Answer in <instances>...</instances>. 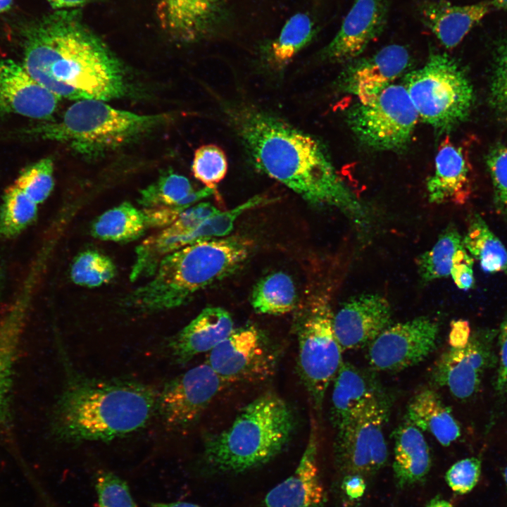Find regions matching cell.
<instances>
[{"instance_id":"bcb514c9","label":"cell","mask_w":507,"mask_h":507,"mask_svg":"<svg viewBox=\"0 0 507 507\" xmlns=\"http://www.w3.org/2000/svg\"><path fill=\"white\" fill-rule=\"evenodd\" d=\"M470 334V327L467 321L463 320L453 321L449 335L450 346H464L468 343Z\"/></svg>"},{"instance_id":"6da1fadb","label":"cell","mask_w":507,"mask_h":507,"mask_svg":"<svg viewBox=\"0 0 507 507\" xmlns=\"http://www.w3.org/2000/svg\"><path fill=\"white\" fill-rule=\"evenodd\" d=\"M254 167L315 206L339 210L356 223L365 209L311 135L265 111L246 104L224 108Z\"/></svg>"},{"instance_id":"f1b7e54d","label":"cell","mask_w":507,"mask_h":507,"mask_svg":"<svg viewBox=\"0 0 507 507\" xmlns=\"http://www.w3.org/2000/svg\"><path fill=\"white\" fill-rule=\"evenodd\" d=\"M463 245L484 272L507 273V251L480 215L470 219Z\"/></svg>"},{"instance_id":"e575fe53","label":"cell","mask_w":507,"mask_h":507,"mask_svg":"<svg viewBox=\"0 0 507 507\" xmlns=\"http://www.w3.org/2000/svg\"><path fill=\"white\" fill-rule=\"evenodd\" d=\"M194 191L188 178L168 172L142 189L138 202L143 208L178 206Z\"/></svg>"},{"instance_id":"60d3db41","label":"cell","mask_w":507,"mask_h":507,"mask_svg":"<svg viewBox=\"0 0 507 507\" xmlns=\"http://www.w3.org/2000/svg\"><path fill=\"white\" fill-rule=\"evenodd\" d=\"M497 208L507 216V147L496 146L487 156Z\"/></svg>"},{"instance_id":"2e32d148","label":"cell","mask_w":507,"mask_h":507,"mask_svg":"<svg viewBox=\"0 0 507 507\" xmlns=\"http://www.w3.org/2000/svg\"><path fill=\"white\" fill-rule=\"evenodd\" d=\"M390 325L391 306L379 294L351 297L334 315V334L342 352L369 345Z\"/></svg>"},{"instance_id":"8992f818","label":"cell","mask_w":507,"mask_h":507,"mask_svg":"<svg viewBox=\"0 0 507 507\" xmlns=\"http://www.w3.org/2000/svg\"><path fill=\"white\" fill-rule=\"evenodd\" d=\"M168 117L141 115L118 109L101 100H80L72 104L62 118L32 130L44 139L68 144L87 156H96L135 141Z\"/></svg>"},{"instance_id":"8d00e7d4","label":"cell","mask_w":507,"mask_h":507,"mask_svg":"<svg viewBox=\"0 0 507 507\" xmlns=\"http://www.w3.org/2000/svg\"><path fill=\"white\" fill-rule=\"evenodd\" d=\"M14 184L36 204L42 203L54 185L52 159L44 158L24 168Z\"/></svg>"},{"instance_id":"ffe728a7","label":"cell","mask_w":507,"mask_h":507,"mask_svg":"<svg viewBox=\"0 0 507 507\" xmlns=\"http://www.w3.org/2000/svg\"><path fill=\"white\" fill-rule=\"evenodd\" d=\"M309 434L296 470L268 492L263 507H324L326 495L318 469V430L313 419Z\"/></svg>"},{"instance_id":"c3c4849f","label":"cell","mask_w":507,"mask_h":507,"mask_svg":"<svg viewBox=\"0 0 507 507\" xmlns=\"http://www.w3.org/2000/svg\"><path fill=\"white\" fill-rule=\"evenodd\" d=\"M55 10L76 9L96 0H46Z\"/></svg>"},{"instance_id":"d590c367","label":"cell","mask_w":507,"mask_h":507,"mask_svg":"<svg viewBox=\"0 0 507 507\" xmlns=\"http://www.w3.org/2000/svg\"><path fill=\"white\" fill-rule=\"evenodd\" d=\"M116 275L113 261L96 251L86 250L74 260L70 268L73 282L80 286L96 287L109 282Z\"/></svg>"},{"instance_id":"74e56055","label":"cell","mask_w":507,"mask_h":507,"mask_svg":"<svg viewBox=\"0 0 507 507\" xmlns=\"http://www.w3.org/2000/svg\"><path fill=\"white\" fill-rule=\"evenodd\" d=\"M227 169V158L223 151L213 144L204 145L196 149L192 165L196 179L206 187L215 189L225 177Z\"/></svg>"},{"instance_id":"484cf974","label":"cell","mask_w":507,"mask_h":507,"mask_svg":"<svg viewBox=\"0 0 507 507\" xmlns=\"http://www.w3.org/2000/svg\"><path fill=\"white\" fill-rule=\"evenodd\" d=\"M393 470L399 487L411 486L425 478L431 468L428 444L422 431L407 420L393 432Z\"/></svg>"},{"instance_id":"836d02e7","label":"cell","mask_w":507,"mask_h":507,"mask_svg":"<svg viewBox=\"0 0 507 507\" xmlns=\"http://www.w3.org/2000/svg\"><path fill=\"white\" fill-rule=\"evenodd\" d=\"M37 204L15 184L4 192L0 207V234L10 238L25 230L36 218Z\"/></svg>"},{"instance_id":"cb8c5ba5","label":"cell","mask_w":507,"mask_h":507,"mask_svg":"<svg viewBox=\"0 0 507 507\" xmlns=\"http://www.w3.org/2000/svg\"><path fill=\"white\" fill-rule=\"evenodd\" d=\"M333 380L330 418L337 430L346 426L382 392L372 373L349 362L342 361Z\"/></svg>"},{"instance_id":"83f0119b","label":"cell","mask_w":507,"mask_h":507,"mask_svg":"<svg viewBox=\"0 0 507 507\" xmlns=\"http://www.w3.org/2000/svg\"><path fill=\"white\" fill-rule=\"evenodd\" d=\"M149 228L145 210L125 201L100 215L91 231L94 237L101 240L127 242L138 239Z\"/></svg>"},{"instance_id":"ba28073f","label":"cell","mask_w":507,"mask_h":507,"mask_svg":"<svg viewBox=\"0 0 507 507\" xmlns=\"http://www.w3.org/2000/svg\"><path fill=\"white\" fill-rule=\"evenodd\" d=\"M334 315L327 296L317 295L301 309L294 322L298 372L317 412L322 409L326 391L343 361Z\"/></svg>"},{"instance_id":"b9f144b4","label":"cell","mask_w":507,"mask_h":507,"mask_svg":"<svg viewBox=\"0 0 507 507\" xmlns=\"http://www.w3.org/2000/svg\"><path fill=\"white\" fill-rule=\"evenodd\" d=\"M481 473V462L476 458H468L455 463L446 473V481L456 493L464 494L477 484Z\"/></svg>"},{"instance_id":"7402d4cb","label":"cell","mask_w":507,"mask_h":507,"mask_svg":"<svg viewBox=\"0 0 507 507\" xmlns=\"http://www.w3.org/2000/svg\"><path fill=\"white\" fill-rule=\"evenodd\" d=\"M234 329L231 315L225 309L209 306L166 342V349L175 363L186 364L196 356L208 353Z\"/></svg>"},{"instance_id":"f5cc1de1","label":"cell","mask_w":507,"mask_h":507,"mask_svg":"<svg viewBox=\"0 0 507 507\" xmlns=\"http://www.w3.org/2000/svg\"><path fill=\"white\" fill-rule=\"evenodd\" d=\"M493 4L498 8L507 9V0H493Z\"/></svg>"},{"instance_id":"d6986e66","label":"cell","mask_w":507,"mask_h":507,"mask_svg":"<svg viewBox=\"0 0 507 507\" xmlns=\"http://www.w3.org/2000/svg\"><path fill=\"white\" fill-rule=\"evenodd\" d=\"M60 99L35 80L21 63L0 60V115L49 120Z\"/></svg>"},{"instance_id":"e0dca14e","label":"cell","mask_w":507,"mask_h":507,"mask_svg":"<svg viewBox=\"0 0 507 507\" xmlns=\"http://www.w3.org/2000/svg\"><path fill=\"white\" fill-rule=\"evenodd\" d=\"M388 11V0H355L322 56L333 62L355 60L382 34Z\"/></svg>"},{"instance_id":"db71d44e","label":"cell","mask_w":507,"mask_h":507,"mask_svg":"<svg viewBox=\"0 0 507 507\" xmlns=\"http://www.w3.org/2000/svg\"><path fill=\"white\" fill-rule=\"evenodd\" d=\"M503 477H504V480H505L506 486H507V466L504 470Z\"/></svg>"},{"instance_id":"9c48e42d","label":"cell","mask_w":507,"mask_h":507,"mask_svg":"<svg viewBox=\"0 0 507 507\" xmlns=\"http://www.w3.org/2000/svg\"><path fill=\"white\" fill-rule=\"evenodd\" d=\"M346 120L365 146L399 151L410 144L419 117L404 84L392 83L370 100L356 101L349 108Z\"/></svg>"},{"instance_id":"ab89813d","label":"cell","mask_w":507,"mask_h":507,"mask_svg":"<svg viewBox=\"0 0 507 507\" xmlns=\"http://www.w3.org/2000/svg\"><path fill=\"white\" fill-rule=\"evenodd\" d=\"M489 97L495 111L507 118V39L495 49Z\"/></svg>"},{"instance_id":"681fc988","label":"cell","mask_w":507,"mask_h":507,"mask_svg":"<svg viewBox=\"0 0 507 507\" xmlns=\"http://www.w3.org/2000/svg\"><path fill=\"white\" fill-rule=\"evenodd\" d=\"M151 507H201L199 505L189 502H173V503H151Z\"/></svg>"},{"instance_id":"9a60e30c","label":"cell","mask_w":507,"mask_h":507,"mask_svg":"<svg viewBox=\"0 0 507 507\" xmlns=\"http://www.w3.org/2000/svg\"><path fill=\"white\" fill-rule=\"evenodd\" d=\"M270 201L264 196H254L234 208L207 218L186 233L170 234L161 230L149 236L136 249L132 274L137 278L151 277L167 255L197 241L227 237L241 214Z\"/></svg>"},{"instance_id":"4dcf8cb0","label":"cell","mask_w":507,"mask_h":507,"mask_svg":"<svg viewBox=\"0 0 507 507\" xmlns=\"http://www.w3.org/2000/svg\"><path fill=\"white\" fill-rule=\"evenodd\" d=\"M24 315L22 308H16L0 321V420L6 416L8 406Z\"/></svg>"},{"instance_id":"52a82bcc","label":"cell","mask_w":507,"mask_h":507,"mask_svg":"<svg viewBox=\"0 0 507 507\" xmlns=\"http://www.w3.org/2000/svg\"><path fill=\"white\" fill-rule=\"evenodd\" d=\"M404 86L419 119L442 133L468 118L474 103L472 86L458 62L445 53L430 54L409 73Z\"/></svg>"},{"instance_id":"30bf717a","label":"cell","mask_w":507,"mask_h":507,"mask_svg":"<svg viewBox=\"0 0 507 507\" xmlns=\"http://www.w3.org/2000/svg\"><path fill=\"white\" fill-rule=\"evenodd\" d=\"M389 408V399L382 391L360 414L337 430L334 457L345 475L372 476L387 463L388 450L384 428Z\"/></svg>"},{"instance_id":"44dd1931","label":"cell","mask_w":507,"mask_h":507,"mask_svg":"<svg viewBox=\"0 0 507 507\" xmlns=\"http://www.w3.org/2000/svg\"><path fill=\"white\" fill-rule=\"evenodd\" d=\"M225 0H158L157 15L175 40L196 42L213 33L224 17Z\"/></svg>"},{"instance_id":"4316f807","label":"cell","mask_w":507,"mask_h":507,"mask_svg":"<svg viewBox=\"0 0 507 507\" xmlns=\"http://www.w3.org/2000/svg\"><path fill=\"white\" fill-rule=\"evenodd\" d=\"M406 420L421 431L431 434L448 446L461 436V428L450 408L430 388L418 391L410 400Z\"/></svg>"},{"instance_id":"f35d334b","label":"cell","mask_w":507,"mask_h":507,"mask_svg":"<svg viewBox=\"0 0 507 507\" xmlns=\"http://www.w3.org/2000/svg\"><path fill=\"white\" fill-rule=\"evenodd\" d=\"M95 486L99 507H137L127 483L116 475L100 472Z\"/></svg>"},{"instance_id":"603a6c76","label":"cell","mask_w":507,"mask_h":507,"mask_svg":"<svg viewBox=\"0 0 507 507\" xmlns=\"http://www.w3.org/2000/svg\"><path fill=\"white\" fill-rule=\"evenodd\" d=\"M426 189L430 202L464 204L471 192L470 167L462 147L444 140L434 160V170Z\"/></svg>"},{"instance_id":"8fae6325","label":"cell","mask_w":507,"mask_h":507,"mask_svg":"<svg viewBox=\"0 0 507 507\" xmlns=\"http://www.w3.org/2000/svg\"><path fill=\"white\" fill-rule=\"evenodd\" d=\"M225 385L207 363L198 365L158 390L156 415L168 430L185 432L196 424Z\"/></svg>"},{"instance_id":"7bdbcfd3","label":"cell","mask_w":507,"mask_h":507,"mask_svg":"<svg viewBox=\"0 0 507 507\" xmlns=\"http://www.w3.org/2000/svg\"><path fill=\"white\" fill-rule=\"evenodd\" d=\"M220 211L210 203L201 202L184 211L173 223L162 230L170 234L186 233Z\"/></svg>"},{"instance_id":"f546056e","label":"cell","mask_w":507,"mask_h":507,"mask_svg":"<svg viewBox=\"0 0 507 507\" xmlns=\"http://www.w3.org/2000/svg\"><path fill=\"white\" fill-rule=\"evenodd\" d=\"M296 301L294 282L283 272H275L261 279L255 284L250 298L256 313L274 315L292 311Z\"/></svg>"},{"instance_id":"d6a6232c","label":"cell","mask_w":507,"mask_h":507,"mask_svg":"<svg viewBox=\"0 0 507 507\" xmlns=\"http://www.w3.org/2000/svg\"><path fill=\"white\" fill-rule=\"evenodd\" d=\"M462 246L463 239L456 228L446 227L435 244L417 258L422 281L427 282L450 275L453 255Z\"/></svg>"},{"instance_id":"d4e9b609","label":"cell","mask_w":507,"mask_h":507,"mask_svg":"<svg viewBox=\"0 0 507 507\" xmlns=\"http://www.w3.org/2000/svg\"><path fill=\"white\" fill-rule=\"evenodd\" d=\"M489 4L479 2L453 5L444 0L425 2L420 12L423 22L447 49L456 46L489 11Z\"/></svg>"},{"instance_id":"3957f363","label":"cell","mask_w":507,"mask_h":507,"mask_svg":"<svg viewBox=\"0 0 507 507\" xmlns=\"http://www.w3.org/2000/svg\"><path fill=\"white\" fill-rule=\"evenodd\" d=\"M52 415L55 436L67 443L109 442L145 427L156 415L158 390L129 379L92 377L66 363Z\"/></svg>"},{"instance_id":"f907efd6","label":"cell","mask_w":507,"mask_h":507,"mask_svg":"<svg viewBox=\"0 0 507 507\" xmlns=\"http://www.w3.org/2000/svg\"><path fill=\"white\" fill-rule=\"evenodd\" d=\"M425 507H453L447 500L437 495L428 501Z\"/></svg>"},{"instance_id":"1f68e13d","label":"cell","mask_w":507,"mask_h":507,"mask_svg":"<svg viewBox=\"0 0 507 507\" xmlns=\"http://www.w3.org/2000/svg\"><path fill=\"white\" fill-rule=\"evenodd\" d=\"M314 35L310 16L297 13L286 22L277 37L268 45V61L277 68H283L312 40Z\"/></svg>"},{"instance_id":"ac0fdd59","label":"cell","mask_w":507,"mask_h":507,"mask_svg":"<svg viewBox=\"0 0 507 507\" xmlns=\"http://www.w3.org/2000/svg\"><path fill=\"white\" fill-rule=\"evenodd\" d=\"M410 60L404 46H386L370 56L350 61L339 77V86L356 101H367L394 83L407 69Z\"/></svg>"},{"instance_id":"7c38bea8","label":"cell","mask_w":507,"mask_h":507,"mask_svg":"<svg viewBox=\"0 0 507 507\" xmlns=\"http://www.w3.org/2000/svg\"><path fill=\"white\" fill-rule=\"evenodd\" d=\"M277 355L254 325L234 328L208 352L206 363L226 384L258 382L275 371Z\"/></svg>"},{"instance_id":"816d5d0a","label":"cell","mask_w":507,"mask_h":507,"mask_svg":"<svg viewBox=\"0 0 507 507\" xmlns=\"http://www.w3.org/2000/svg\"><path fill=\"white\" fill-rule=\"evenodd\" d=\"M13 3V0H0V13L8 11Z\"/></svg>"},{"instance_id":"5bb4252c","label":"cell","mask_w":507,"mask_h":507,"mask_svg":"<svg viewBox=\"0 0 507 507\" xmlns=\"http://www.w3.org/2000/svg\"><path fill=\"white\" fill-rule=\"evenodd\" d=\"M438 332L437 323L428 316L390 325L368 345V363L384 372L412 367L434 350Z\"/></svg>"},{"instance_id":"f6af8a7d","label":"cell","mask_w":507,"mask_h":507,"mask_svg":"<svg viewBox=\"0 0 507 507\" xmlns=\"http://www.w3.org/2000/svg\"><path fill=\"white\" fill-rule=\"evenodd\" d=\"M498 332V370L495 389L499 395L507 398V318Z\"/></svg>"},{"instance_id":"5b68a950","label":"cell","mask_w":507,"mask_h":507,"mask_svg":"<svg viewBox=\"0 0 507 507\" xmlns=\"http://www.w3.org/2000/svg\"><path fill=\"white\" fill-rule=\"evenodd\" d=\"M296 423L287 401L265 392L246 405L230 427L205 440L204 468L214 475L237 474L265 465L289 444Z\"/></svg>"},{"instance_id":"277c9868","label":"cell","mask_w":507,"mask_h":507,"mask_svg":"<svg viewBox=\"0 0 507 507\" xmlns=\"http://www.w3.org/2000/svg\"><path fill=\"white\" fill-rule=\"evenodd\" d=\"M252 242L241 236L202 239L165 256L151 280L127 294L125 308L153 313L180 307L231 275L247 260Z\"/></svg>"},{"instance_id":"7dc6e473","label":"cell","mask_w":507,"mask_h":507,"mask_svg":"<svg viewBox=\"0 0 507 507\" xmlns=\"http://www.w3.org/2000/svg\"><path fill=\"white\" fill-rule=\"evenodd\" d=\"M346 495L351 499L361 498L365 490L364 477L358 474L346 475L342 486Z\"/></svg>"},{"instance_id":"ee69618b","label":"cell","mask_w":507,"mask_h":507,"mask_svg":"<svg viewBox=\"0 0 507 507\" xmlns=\"http://www.w3.org/2000/svg\"><path fill=\"white\" fill-rule=\"evenodd\" d=\"M473 258L464 246L458 249L453 255L451 276L460 289L468 290L474 283Z\"/></svg>"},{"instance_id":"7a4b0ae2","label":"cell","mask_w":507,"mask_h":507,"mask_svg":"<svg viewBox=\"0 0 507 507\" xmlns=\"http://www.w3.org/2000/svg\"><path fill=\"white\" fill-rule=\"evenodd\" d=\"M21 63L60 99L107 101L127 91L123 63L84 22L79 8L54 11L29 25Z\"/></svg>"},{"instance_id":"4fadbf2b","label":"cell","mask_w":507,"mask_h":507,"mask_svg":"<svg viewBox=\"0 0 507 507\" xmlns=\"http://www.w3.org/2000/svg\"><path fill=\"white\" fill-rule=\"evenodd\" d=\"M496 334L491 330L477 331L464 346H450L442 352L431 370L434 384L446 388L458 400L471 398L478 392L486 372L497 363Z\"/></svg>"}]
</instances>
